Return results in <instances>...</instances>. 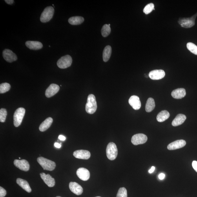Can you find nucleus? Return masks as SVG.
Wrapping results in <instances>:
<instances>
[{"label":"nucleus","instance_id":"18","mask_svg":"<svg viewBox=\"0 0 197 197\" xmlns=\"http://www.w3.org/2000/svg\"><path fill=\"white\" fill-rule=\"evenodd\" d=\"M130 105L135 110H138L141 107V102L138 96H132L129 100Z\"/></svg>","mask_w":197,"mask_h":197},{"label":"nucleus","instance_id":"37","mask_svg":"<svg viewBox=\"0 0 197 197\" xmlns=\"http://www.w3.org/2000/svg\"><path fill=\"white\" fill-rule=\"evenodd\" d=\"M59 139L61 141H64L66 139L65 137L63 136V135H60L59 137Z\"/></svg>","mask_w":197,"mask_h":197},{"label":"nucleus","instance_id":"3","mask_svg":"<svg viewBox=\"0 0 197 197\" xmlns=\"http://www.w3.org/2000/svg\"><path fill=\"white\" fill-rule=\"evenodd\" d=\"M118 149L116 144L110 143L108 144L106 148V155L110 160H114L118 155Z\"/></svg>","mask_w":197,"mask_h":197},{"label":"nucleus","instance_id":"11","mask_svg":"<svg viewBox=\"0 0 197 197\" xmlns=\"http://www.w3.org/2000/svg\"><path fill=\"white\" fill-rule=\"evenodd\" d=\"M165 75L164 71L163 70H154L150 72L149 76L153 80H158L163 78Z\"/></svg>","mask_w":197,"mask_h":197},{"label":"nucleus","instance_id":"38","mask_svg":"<svg viewBox=\"0 0 197 197\" xmlns=\"http://www.w3.org/2000/svg\"><path fill=\"white\" fill-rule=\"evenodd\" d=\"M5 2L8 4H12L14 3V1L13 0H5Z\"/></svg>","mask_w":197,"mask_h":197},{"label":"nucleus","instance_id":"1","mask_svg":"<svg viewBox=\"0 0 197 197\" xmlns=\"http://www.w3.org/2000/svg\"><path fill=\"white\" fill-rule=\"evenodd\" d=\"M97 108L96 97L93 94H90L87 98L86 106V111L88 114H93L96 111Z\"/></svg>","mask_w":197,"mask_h":197},{"label":"nucleus","instance_id":"8","mask_svg":"<svg viewBox=\"0 0 197 197\" xmlns=\"http://www.w3.org/2000/svg\"><path fill=\"white\" fill-rule=\"evenodd\" d=\"M148 140V137L143 134H137L134 135L132 137V143L135 145L143 144Z\"/></svg>","mask_w":197,"mask_h":197},{"label":"nucleus","instance_id":"15","mask_svg":"<svg viewBox=\"0 0 197 197\" xmlns=\"http://www.w3.org/2000/svg\"><path fill=\"white\" fill-rule=\"evenodd\" d=\"M186 144V142L184 140L181 139L172 142L168 145L167 148L169 150H174L180 149L184 147Z\"/></svg>","mask_w":197,"mask_h":197},{"label":"nucleus","instance_id":"6","mask_svg":"<svg viewBox=\"0 0 197 197\" xmlns=\"http://www.w3.org/2000/svg\"><path fill=\"white\" fill-rule=\"evenodd\" d=\"M72 59L70 55H67L62 57L57 62V65L61 69H65L71 65Z\"/></svg>","mask_w":197,"mask_h":197},{"label":"nucleus","instance_id":"17","mask_svg":"<svg viewBox=\"0 0 197 197\" xmlns=\"http://www.w3.org/2000/svg\"><path fill=\"white\" fill-rule=\"evenodd\" d=\"M69 188L71 191L77 195H80L83 193V188L76 182H70Z\"/></svg>","mask_w":197,"mask_h":197},{"label":"nucleus","instance_id":"27","mask_svg":"<svg viewBox=\"0 0 197 197\" xmlns=\"http://www.w3.org/2000/svg\"><path fill=\"white\" fill-rule=\"evenodd\" d=\"M155 107V103L153 98H148L146 104L145 110L148 112H151Z\"/></svg>","mask_w":197,"mask_h":197},{"label":"nucleus","instance_id":"12","mask_svg":"<svg viewBox=\"0 0 197 197\" xmlns=\"http://www.w3.org/2000/svg\"><path fill=\"white\" fill-rule=\"evenodd\" d=\"M76 174L79 178L83 181H87L90 178V172L89 170L85 168H79L77 170Z\"/></svg>","mask_w":197,"mask_h":197},{"label":"nucleus","instance_id":"26","mask_svg":"<svg viewBox=\"0 0 197 197\" xmlns=\"http://www.w3.org/2000/svg\"><path fill=\"white\" fill-rule=\"evenodd\" d=\"M112 49L111 46L108 45L106 46L103 50V58L104 61L106 62L109 60L111 56Z\"/></svg>","mask_w":197,"mask_h":197},{"label":"nucleus","instance_id":"42","mask_svg":"<svg viewBox=\"0 0 197 197\" xmlns=\"http://www.w3.org/2000/svg\"><path fill=\"white\" fill-rule=\"evenodd\" d=\"M100 197V196H97V197Z\"/></svg>","mask_w":197,"mask_h":197},{"label":"nucleus","instance_id":"25","mask_svg":"<svg viewBox=\"0 0 197 197\" xmlns=\"http://www.w3.org/2000/svg\"><path fill=\"white\" fill-rule=\"evenodd\" d=\"M85 19L83 17L80 16H75L70 17L68 19V22L72 25H79L83 23Z\"/></svg>","mask_w":197,"mask_h":197},{"label":"nucleus","instance_id":"28","mask_svg":"<svg viewBox=\"0 0 197 197\" xmlns=\"http://www.w3.org/2000/svg\"><path fill=\"white\" fill-rule=\"evenodd\" d=\"M111 31L110 26L107 24L104 25L101 30V33L104 37H107L110 34Z\"/></svg>","mask_w":197,"mask_h":197},{"label":"nucleus","instance_id":"24","mask_svg":"<svg viewBox=\"0 0 197 197\" xmlns=\"http://www.w3.org/2000/svg\"><path fill=\"white\" fill-rule=\"evenodd\" d=\"M169 113L167 110H163L161 111L157 116V120L158 122H162L169 118Z\"/></svg>","mask_w":197,"mask_h":197},{"label":"nucleus","instance_id":"31","mask_svg":"<svg viewBox=\"0 0 197 197\" xmlns=\"http://www.w3.org/2000/svg\"><path fill=\"white\" fill-rule=\"evenodd\" d=\"M154 8V5L153 3L148 4L143 9V12L146 14H149L152 12L153 10H155Z\"/></svg>","mask_w":197,"mask_h":197},{"label":"nucleus","instance_id":"40","mask_svg":"<svg viewBox=\"0 0 197 197\" xmlns=\"http://www.w3.org/2000/svg\"><path fill=\"white\" fill-rule=\"evenodd\" d=\"M155 169V167H154V166H153L151 169L149 170V172L150 174H152L154 171Z\"/></svg>","mask_w":197,"mask_h":197},{"label":"nucleus","instance_id":"23","mask_svg":"<svg viewBox=\"0 0 197 197\" xmlns=\"http://www.w3.org/2000/svg\"><path fill=\"white\" fill-rule=\"evenodd\" d=\"M53 121V119L51 117H49V118L46 119L39 126V130L40 131L42 132L45 131L51 126Z\"/></svg>","mask_w":197,"mask_h":197},{"label":"nucleus","instance_id":"22","mask_svg":"<svg viewBox=\"0 0 197 197\" xmlns=\"http://www.w3.org/2000/svg\"><path fill=\"white\" fill-rule=\"evenodd\" d=\"M187 117L185 115L179 114L176 116V118L172 121V124L174 127H177L182 125L186 119Z\"/></svg>","mask_w":197,"mask_h":197},{"label":"nucleus","instance_id":"36","mask_svg":"<svg viewBox=\"0 0 197 197\" xmlns=\"http://www.w3.org/2000/svg\"><path fill=\"white\" fill-rule=\"evenodd\" d=\"M165 177V174H164L161 173L159 175V179L161 180H163L164 179Z\"/></svg>","mask_w":197,"mask_h":197},{"label":"nucleus","instance_id":"35","mask_svg":"<svg viewBox=\"0 0 197 197\" xmlns=\"http://www.w3.org/2000/svg\"><path fill=\"white\" fill-rule=\"evenodd\" d=\"M192 166L194 169L197 172V161H194L192 163Z\"/></svg>","mask_w":197,"mask_h":197},{"label":"nucleus","instance_id":"41","mask_svg":"<svg viewBox=\"0 0 197 197\" xmlns=\"http://www.w3.org/2000/svg\"><path fill=\"white\" fill-rule=\"evenodd\" d=\"M60 197V196H57V197Z\"/></svg>","mask_w":197,"mask_h":197},{"label":"nucleus","instance_id":"16","mask_svg":"<svg viewBox=\"0 0 197 197\" xmlns=\"http://www.w3.org/2000/svg\"><path fill=\"white\" fill-rule=\"evenodd\" d=\"M40 176L43 180L49 187H52L55 184L54 179L49 174H46L44 173H42L40 174Z\"/></svg>","mask_w":197,"mask_h":197},{"label":"nucleus","instance_id":"33","mask_svg":"<svg viewBox=\"0 0 197 197\" xmlns=\"http://www.w3.org/2000/svg\"><path fill=\"white\" fill-rule=\"evenodd\" d=\"M117 197H127V189L124 187L121 188L118 190Z\"/></svg>","mask_w":197,"mask_h":197},{"label":"nucleus","instance_id":"2","mask_svg":"<svg viewBox=\"0 0 197 197\" xmlns=\"http://www.w3.org/2000/svg\"><path fill=\"white\" fill-rule=\"evenodd\" d=\"M37 161L44 170L52 171L54 170L56 167V163L54 161L48 160L43 157H39L38 158Z\"/></svg>","mask_w":197,"mask_h":197},{"label":"nucleus","instance_id":"4","mask_svg":"<svg viewBox=\"0 0 197 197\" xmlns=\"http://www.w3.org/2000/svg\"><path fill=\"white\" fill-rule=\"evenodd\" d=\"M54 9L51 6L47 7L44 9L40 18L42 23H46L50 21L54 16Z\"/></svg>","mask_w":197,"mask_h":197},{"label":"nucleus","instance_id":"9","mask_svg":"<svg viewBox=\"0 0 197 197\" xmlns=\"http://www.w3.org/2000/svg\"><path fill=\"white\" fill-rule=\"evenodd\" d=\"M3 56L4 59L8 63H12L17 60L16 54L8 49H5L3 51Z\"/></svg>","mask_w":197,"mask_h":197},{"label":"nucleus","instance_id":"7","mask_svg":"<svg viewBox=\"0 0 197 197\" xmlns=\"http://www.w3.org/2000/svg\"><path fill=\"white\" fill-rule=\"evenodd\" d=\"M197 15V13L191 18H180L179 20V23L183 28H189L193 27L195 24Z\"/></svg>","mask_w":197,"mask_h":197},{"label":"nucleus","instance_id":"14","mask_svg":"<svg viewBox=\"0 0 197 197\" xmlns=\"http://www.w3.org/2000/svg\"><path fill=\"white\" fill-rule=\"evenodd\" d=\"M73 155L75 158L83 160H88L91 157L90 152L84 150H76L74 152Z\"/></svg>","mask_w":197,"mask_h":197},{"label":"nucleus","instance_id":"30","mask_svg":"<svg viewBox=\"0 0 197 197\" xmlns=\"http://www.w3.org/2000/svg\"><path fill=\"white\" fill-rule=\"evenodd\" d=\"M187 47L188 49L192 54L197 55V46L193 43L187 44Z\"/></svg>","mask_w":197,"mask_h":197},{"label":"nucleus","instance_id":"32","mask_svg":"<svg viewBox=\"0 0 197 197\" xmlns=\"http://www.w3.org/2000/svg\"><path fill=\"white\" fill-rule=\"evenodd\" d=\"M7 111L5 108H1L0 110V121L1 122H5Z\"/></svg>","mask_w":197,"mask_h":197},{"label":"nucleus","instance_id":"5","mask_svg":"<svg viewBox=\"0 0 197 197\" xmlns=\"http://www.w3.org/2000/svg\"><path fill=\"white\" fill-rule=\"evenodd\" d=\"M25 113V109L23 107L18 108L14 115V124L15 127L21 125Z\"/></svg>","mask_w":197,"mask_h":197},{"label":"nucleus","instance_id":"10","mask_svg":"<svg viewBox=\"0 0 197 197\" xmlns=\"http://www.w3.org/2000/svg\"><path fill=\"white\" fill-rule=\"evenodd\" d=\"M14 163L15 167L23 171L27 172L29 170L30 165L27 160H15Z\"/></svg>","mask_w":197,"mask_h":197},{"label":"nucleus","instance_id":"39","mask_svg":"<svg viewBox=\"0 0 197 197\" xmlns=\"http://www.w3.org/2000/svg\"><path fill=\"white\" fill-rule=\"evenodd\" d=\"M54 147L57 148H60L61 147V145L57 143H55L54 144Z\"/></svg>","mask_w":197,"mask_h":197},{"label":"nucleus","instance_id":"34","mask_svg":"<svg viewBox=\"0 0 197 197\" xmlns=\"http://www.w3.org/2000/svg\"><path fill=\"white\" fill-rule=\"evenodd\" d=\"M7 194L5 189L2 187H0V197H4Z\"/></svg>","mask_w":197,"mask_h":197},{"label":"nucleus","instance_id":"29","mask_svg":"<svg viewBox=\"0 0 197 197\" xmlns=\"http://www.w3.org/2000/svg\"><path fill=\"white\" fill-rule=\"evenodd\" d=\"M11 86L9 84L5 83L1 84L0 85V93L3 94L9 91Z\"/></svg>","mask_w":197,"mask_h":197},{"label":"nucleus","instance_id":"13","mask_svg":"<svg viewBox=\"0 0 197 197\" xmlns=\"http://www.w3.org/2000/svg\"><path fill=\"white\" fill-rule=\"evenodd\" d=\"M60 90L59 86L56 84H52L49 86L45 91V96L47 98H50L58 92Z\"/></svg>","mask_w":197,"mask_h":197},{"label":"nucleus","instance_id":"20","mask_svg":"<svg viewBox=\"0 0 197 197\" xmlns=\"http://www.w3.org/2000/svg\"><path fill=\"white\" fill-rule=\"evenodd\" d=\"M186 94L184 88H180L174 90L172 92V96L174 99H181L185 97Z\"/></svg>","mask_w":197,"mask_h":197},{"label":"nucleus","instance_id":"21","mask_svg":"<svg viewBox=\"0 0 197 197\" xmlns=\"http://www.w3.org/2000/svg\"><path fill=\"white\" fill-rule=\"evenodd\" d=\"M16 182L17 184L25 191L28 193L31 192L32 189L27 181L22 179L18 178L17 179Z\"/></svg>","mask_w":197,"mask_h":197},{"label":"nucleus","instance_id":"19","mask_svg":"<svg viewBox=\"0 0 197 197\" xmlns=\"http://www.w3.org/2000/svg\"><path fill=\"white\" fill-rule=\"evenodd\" d=\"M25 45L30 49L33 50L40 49L43 47V44L37 41H27L26 42Z\"/></svg>","mask_w":197,"mask_h":197}]
</instances>
